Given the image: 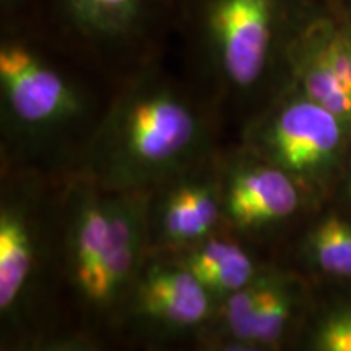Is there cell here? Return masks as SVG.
Wrapping results in <instances>:
<instances>
[{"instance_id":"6da1fadb","label":"cell","mask_w":351,"mask_h":351,"mask_svg":"<svg viewBox=\"0 0 351 351\" xmlns=\"http://www.w3.org/2000/svg\"><path fill=\"white\" fill-rule=\"evenodd\" d=\"M212 143L208 112L153 59L124 73L73 171L108 192L152 191L213 155Z\"/></svg>"},{"instance_id":"7a4b0ae2","label":"cell","mask_w":351,"mask_h":351,"mask_svg":"<svg viewBox=\"0 0 351 351\" xmlns=\"http://www.w3.org/2000/svg\"><path fill=\"white\" fill-rule=\"evenodd\" d=\"M82 60L38 21L2 25L0 108L8 150L3 165L21 166L26 158L59 148L86 122L96 124L90 88L77 70Z\"/></svg>"},{"instance_id":"3957f363","label":"cell","mask_w":351,"mask_h":351,"mask_svg":"<svg viewBox=\"0 0 351 351\" xmlns=\"http://www.w3.org/2000/svg\"><path fill=\"white\" fill-rule=\"evenodd\" d=\"M317 0H182L179 21L202 72L225 95H256L285 72L298 28Z\"/></svg>"},{"instance_id":"277c9868","label":"cell","mask_w":351,"mask_h":351,"mask_svg":"<svg viewBox=\"0 0 351 351\" xmlns=\"http://www.w3.org/2000/svg\"><path fill=\"white\" fill-rule=\"evenodd\" d=\"M3 171L0 199V320L7 335L33 339L47 265L56 261L57 199L33 168Z\"/></svg>"},{"instance_id":"5b68a950","label":"cell","mask_w":351,"mask_h":351,"mask_svg":"<svg viewBox=\"0 0 351 351\" xmlns=\"http://www.w3.org/2000/svg\"><path fill=\"white\" fill-rule=\"evenodd\" d=\"M182 0H41L38 23L96 67L122 73L160 57Z\"/></svg>"},{"instance_id":"8992f818","label":"cell","mask_w":351,"mask_h":351,"mask_svg":"<svg viewBox=\"0 0 351 351\" xmlns=\"http://www.w3.org/2000/svg\"><path fill=\"white\" fill-rule=\"evenodd\" d=\"M114 192L80 173L69 174L57 195L56 262L83 314L117 320Z\"/></svg>"},{"instance_id":"52a82bcc","label":"cell","mask_w":351,"mask_h":351,"mask_svg":"<svg viewBox=\"0 0 351 351\" xmlns=\"http://www.w3.org/2000/svg\"><path fill=\"white\" fill-rule=\"evenodd\" d=\"M350 129L343 119L293 86L291 98L252 117L243 148L300 182L335 163Z\"/></svg>"},{"instance_id":"ba28073f","label":"cell","mask_w":351,"mask_h":351,"mask_svg":"<svg viewBox=\"0 0 351 351\" xmlns=\"http://www.w3.org/2000/svg\"><path fill=\"white\" fill-rule=\"evenodd\" d=\"M285 72L302 95L351 125V16L340 0H317L287 52Z\"/></svg>"},{"instance_id":"9c48e42d","label":"cell","mask_w":351,"mask_h":351,"mask_svg":"<svg viewBox=\"0 0 351 351\" xmlns=\"http://www.w3.org/2000/svg\"><path fill=\"white\" fill-rule=\"evenodd\" d=\"M217 302L174 256L150 254L122 304L119 322L155 340L202 337Z\"/></svg>"},{"instance_id":"30bf717a","label":"cell","mask_w":351,"mask_h":351,"mask_svg":"<svg viewBox=\"0 0 351 351\" xmlns=\"http://www.w3.org/2000/svg\"><path fill=\"white\" fill-rule=\"evenodd\" d=\"M152 254L178 256L223 228L221 160L210 155L150 191Z\"/></svg>"},{"instance_id":"8fae6325","label":"cell","mask_w":351,"mask_h":351,"mask_svg":"<svg viewBox=\"0 0 351 351\" xmlns=\"http://www.w3.org/2000/svg\"><path fill=\"white\" fill-rule=\"evenodd\" d=\"M301 205L300 182L283 169L241 148L221 160L223 226L244 239L287 221Z\"/></svg>"},{"instance_id":"7c38bea8","label":"cell","mask_w":351,"mask_h":351,"mask_svg":"<svg viewBox=\"0 0 351 351\" xmlns=\"http://www.w3.org/2000/svg\"><path fill=\"white\" fill-rule=\"evenodd\" d=\"M174 257L192 271L217 304L251 283L263 270L244 238L225 226Z\"/></svg>"},{"instance_id":"4fadbf2b","label":"cell","mask_w":351,"mask_h":351,"mask_svg":"<svg viewBox=\"0 0 351 351\" xmlns=\"http://www.w3.org/2000/svg\"><path fill=\"white\" fill-rule=\"evenodd\" d=\"M295 289L285 276L270 271V282L249 330V350L274 348L287 335L295 317Z\"/></svg>"},{"instance_id":"5bb4252c","label":"cell","mask_w":351,"mask_h":351,"mask_svg":"<svg viewBox=\"0 0 351 351\" xmlns=\"http://www.w3.org/2000/svg\"><path fill=\"white\" fill-rule=\"evenodd\" d=\"M309 254L315 267L337 278H351V223L328 215L309 236Z\"/></svg>"},{"instance_id":"9a60e30c","label":"cell","mask_w":351,"mask_h":351,"mask_svg":"<svg viewBox=\"0 0 351 351\" xmlns=\"http://www.w3.org/2000/svg\"><path fill=\"white\" fill-rule=\"evenodd\" d=\"M314 345L320 351H351V309L327 315L314 333Z\"/></svg>"},{"instance_id":"2e32d148","label":"cell","mask_w":351,"mask_h":351,"mask_svg":"<svg viewBox=\"0 0 351 351\" xmlns=\"http://www.w3.org/2000/svg\"><path fill=\"white\" fill-rule=\"evenodd\" d=\"M41 0H0L2 25L38 21Z\"/></svg>"},{"instance_id":"e0dca14e","label":"cell","mask_w":351,"mask_h":351,"mask_svg":"<svg viewBox=\"0 0 351 351\" xmlns=\"http://www.w3.org/2000/svg\"><path fill=\"white\" fill-rule=\"evenodd\" d=\"M340 2H341V5L346 8V12H348L350 16H351V0H340Z\"/></svg>"}]
</instances>
